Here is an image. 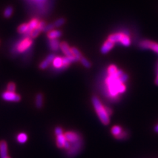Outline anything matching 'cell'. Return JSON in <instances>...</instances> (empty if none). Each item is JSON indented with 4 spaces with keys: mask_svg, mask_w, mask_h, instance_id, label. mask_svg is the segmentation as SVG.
<instances>
[{
    "mask_svg": "<svg viewBox=\"0 0 158 158\" xmlns=\"http://www.w3.org/2000/svg\"><path fill=\"white\" fill-rule=\"evenodd\" d=\"M65 134L66 140L69 142L70 144H75L80 141L79 134L75 132H67Z\"/></svg>",
    "mask_w": 158,
    "mask_h": 158,
    "instance_id": "obj_6",
    "label": "cell"
},
{
    "mask_svg": "<svg viewBox=\"0 0 158 158\" xmlns=\"http://www.w3.org/2000/svg\"><path fill=\"white\" fill-rule=\"evenodd\" d=\"M55 57H56V56H55V55L51 53V54H50L49 56H48L46 59H45L42 62L40 65H39V67L40 69H42V70H44V69H46L47 67L49 66L50 64L53 62Z\"/></svg>",
    "mask_w": 158,
    "mask_h": 158,
    "instance_id": "obj_8",
    "label": "cell"
},
{
    "mask_svg": "<svg viewBox=\"0 0 158 158\" xmlns=\"http://www.w3.org/2000/svg\"><path fill=\"white\" fill-rule=\"evenodd\" d=\"M32 44H33V40L30 38H27L19 44L17 50L20 53L23 52L31 46Z\"/></svg>",
    "mask_w": 158,
    "mask_h": 158,
    "instance_id": "obj_7",
    "label": "cell"
},
{
    "mask_svg": "<svg viewBox=\"0 0 158 158\" xmlns=\"http://www.w3.org/2000/svg\"><path fill=\"white\" fill-rule=\"evenodd\" d=\"M49 45L50 49L54 51H57L60 47L59 42L57 39H50Z\"/></svg>",
    "mask_w": 158,
    "mask_h": 158,
    "instance_id": "obj_15",
    "label": "cell"
},
{
    "mask_svg": "<svg viewBox=\"0 0 158 158\" xmlns=\"http://www.w3.org/2000/svg\"><path fill=\"white\" fill-rule=\"evenodd\" d=\"M46 22L44 21H40L39 22V24H38V27L34 29V30H33L31 34H30V37H32L33 38H35L36 37H37L38 35L40 34V33H41L44 27L46 26Z\"/></svg>",
    "mask_w": 158,
    "mask_h": 158,
    "instance_id": "obj_10",
    "label": "cell"
},
{
    "mask_svg": "<svg viewBox=\"0 0 158 158\" xmlns=\"http://www.w3.org/2000/svg\"><path fill=\"white\" fill-rule=\"evenodd\" d=\"M111 134L113 135L115 138H117L122 133V128L119 127V126H113V127L111 128Z\"/></svg>",
    "mask_w": 158,
    "mask_h": 158,
    "instance_id": "obj_19",
    "label": "cell"
},
{
    "mask_svg": "<svg viewBox=\"0 0 158 158\" xmlns=\"http://www.w3.org/2000/svg\"><path fill=\"white\" fill-rule=\"evenodd\" d=\"M92 103L95 111L97 113L99 120L105 125H107L110 122L109 115L107 111V108L102 104L99 98L96 96H93L92 98Z\"/></svg>",
    "mask_w": 158,
    "mask_h": 158,
    "instance_id": "obj_2",
    "label": "cell"
},
{
    "mask_svg": "<svg viewBox=\"0 0 158 158\" xmlns=\"http://www.w3.org/2000/svg\"><path fill=\"white\" fill-rule=\"evenodd\" d=\"M117 70H118V69H117V67L114 65H111L108 67V75H113L116 73H117Z\"/></svg>",
    "mask_w": 158,
    "mask_h": 158,
    "instance_id": "obj_25",
    "label": "cell"
},
{
    "mask_svg": "<svg viewBox=\"0 0 158 158\" xmlns=\"http://www.w3.org/2000/svg\"><path fill=\"white\" fill-rule=\"evenodd\" d=\"M13 9L11 6H8L7 7H6L4 11V17L5 18L11 17V16L13 14Z\"/></svg>",
    "mask_w": 158,
    "mask_h": 158,
    "instance_id": "obj_24",
    "label": "cell"
},
{
    "mask_svg": "<svg viewBox=\"0 0 158 158\" xmlns=\"http://www.w3.org/2000/svg\"><path fill=\"white\" fill-rule=\"evenodd\" d=\"M65 23V19L64 18H60L55 21L53 24L56 27H60L61 26L63 25Z\"/></svg>",
    "mask_w": 158,
    "mask_h": 158,
    "instance_id": "obj_28",
    "label": "cell"
},
{
    "mask_svg": "<svg viewBox=\"0 0 158 158\" xmlns=\"http://www.w3.org/2000/svg\"><path fill=\"white\" fill-rule=\"evenodd\" d=\"M39 21H38V20L37 19H34L32 20L28 24V31L27 32V33H25L26 36H30V34L32 32H33V30H34L35 28H36L38 26V24H39Z\"/></svg>",
    "mask_w": 158,
    "mask_h": 158,
    "instance_id": "obj_11",
    "label": "cell"
},
{
    "mask_svg": "<svg viewBox=\"0 0 158 158\" xmlns=\"http://www.w3.org/2000/svg\"><path fill=\"white\" fill-rule=\"evenodd\" d=\"M108 88L109 95L112 98H116L119 93H122L126 91V86L122 83L118 77L115 75H109L105 80Z\"/></svg>",
    "mask_w": 158,
    "mask_h": 158,
    "instance_id": "obj_1",
    "label": "cell"
},
{
    "mask_svg": "<svg viewBox=\"0 0 158 158\" xmlns=\"http://www.w3.org/2000/svg\"><path fill=\"white\" fill-rule=\"evenodd\" d=\"M55 134H56V136H58V135H60L61 134H63V129L61 127H56V129H55Z\"/></svg>",
    "mask_w": 158,
    "mask_h": 158,
    "instance_id": "obj_32",
    "label": "cell"
},
{
    "mask_svg": "<svg viewBox=\"0 0 158 158\" xmlns=\"http://www.w3.org/2000/svg\"><path fill=\"white\" fill-rule=\"evenodd\" d=\"M120 43L122 44V45H123L125 47H128V46H129L130 45H131V38L130 37L128 36V35L127 34H125L123 35V36H122V39L120 42Z\"/></svg>",
    "mask_w": 158,
    "mask_h": 158,
    "instance_id": "obj_20",
    "label": "cell"
},
{
    "mask_svg": "<svg viewBox=\"0 0 158 158\" xmlns=\"http://www.w3.org/2000/svg\"><path fill=\"white\" fill-rule=\"evenodd\" d=\"M139 46L142 49H150L154 52L158 53V44L154 42L146 40L142 41L139 44Z\"/></svg>",
    "mask_w": 158,
    "mask_h": 158,
    "instance_id": "obj_3",
    "label": "cell"
},
{
    "mask_svg": "<svg viewBox=\"0 0 158 158\" xmlns=\"http://www.w3.org/2000/svg\"><path fill=\"white\" fill-rule=\"evenodd\" d=\"M6 158H9V157H6Z\"/></svg>",
    "mask_w": 158,
    "mask_h": 158,
    "instance_id": "obj_36",
    "label": "cell"
},
{
    "mask_svg": "<svg viewBox=\"0 0 158 158\" xmlns=\"http://www.w3.org/2000/svg\"><path fill=\"white\" fill-rule=\"evenodd\" d=\"M15 88H16V86H15V83H13V82H9V85L7 86V90H8V92H15Z\"/></svg>",
    "mask_w": 158,
    "mask_h": 158,
    "instance_id": "obj_30",
    "label": "cell"
},
{
    "mask_svg": "<svg viewBox=\"0 0 158 158\" xmlns=\"http://www.w3.org/2000/svg\"><path fill=\"white\" fill-rule=\"evenodd\" d=\"M7 156V145L6 142H0V158H6Z\"/></svg>",
    "mask_w": 158,
    "mask_h": 158,
    "instance_id": "obj_12",
    "label": "cell"
},
{
    "mask_svg": "<svg viewBox=\"0 0 158 158\" xmlns=\"http://www.w3.org/2000/svg\"><path fill=\"white\" fill-rule=\"evenodd\" d=\"M28 24H22L21 26H19L18 28V32L19 33H26L28 31Z\"/></svg>",
    "mask_w": 158,
    "mask_h": 158,
    "instance_id": "obj_26",
    "label": "cell"
},
{
    "mask_svg": "<svg viewBox=\"0 0 158 158\" xmlns=\"http://www.w3.org/2000/svg\"><path fill=\"white\" fill-rule=\"evenodd\" d=\"M60 48L61 51H63L64 54L65 55V56L69 57L70 59H72L73 62H76V61H78L75 57L73 56V54L71 51V49L69 47V45L67 44L65 42H61L60 44Z\"/></svg>",
    "mask_w": 158,
    "mask_h": 158,
    "instance_id": "obj_4",
    "label": "cell"
},
{
    "mask_svg": "<svg viewBox=\"0 0 158 158\" xmlns=\"http://www.w3.org/2000/svg\"><path fill=\"white\" fill-rule=\"evenodd\" d=\"M53 27H55V26L53 24H49L47 25H46L44 27L42 32H44V33H49V32L53 30Z\"/></svg>",
    "mask_w": 158,
    "mask_h": 158,
    "instance_id": "obj_29",
    "label": "cell"
},
{
    "mask_svg": "<svg viewBox=\"0 0 158 158\" xmlns=\"http://www.w3.org/2000/svg\"><path fill=\"white\" fill-rule=\"evenodd\" d=\"M62 33L60 30H51L47 34V37L49 39H57L61 36Z\"/></svg>",
    "mask_w": 158,
    "mask_h": 158,
    "instance_id": "obj_16",
    "label": "cell"
},
{
    "mask_svg": "<svg viewBox=\"0 0 158 158\" xmlns=\"http://www.w3.org/2000/svg\"><path fill=\"white\" fill-rule=\"evenodd\" d=\"M63 59V67L62 68H61V69H65L66 68H67L69 66V65L71 63L73 62V61L72 59H70V58H69V57H62Z\"/></svg>",
    "mask_w": 158,
    "mask_h": 158,
    "instance_id": "obj_21",
    "label": "cell"
},
{
    "mask_svg": "<svg viewBox=\"0 0 158 158\" xmlns=\"http://www.w3.org/2000/svg\"><path fill=\"white\" fill-rule=\"evenodd\" d=\"M66 141H67L66 138L64 134H61L60 135H58V136H57L56 142H57V146L59 148H63L64 144H65Z\"/></svg>",
    "mask_w": 158,
    "mask_h": 158,
    "instance_id": "obj_14",
    "label": "cell"
},
{
    "mask_svg": "<svg viewBox=\"0 0 158 158\" xmlns=\"http://www.w3.org/2000/svg\"><path fill=\"white\" fill-rule=\"evenodd\" d=\"M124 34L121 33H114L111 35H109L108 37V40L112 42L113 43L116 42H120L122 36H123Z\"/></svg>",
    "mask_w": 158,
    "mask_h": 158,
    "instance_id": "obj_13",
    "label": "cell"
},
{
    "mask_svg": "<svg viewBox=\"0 0 158 158\" xmlns=\"http://www.w3.org/2000/svg\"><path fill=\"white\" fill-rule=\"evenodd\" d=\"M53 65L55 68L61 69L63 67V59L61 57H56L53 61Z\"/></svg>",
    "mask_w": 158,
    "mask_h": 158,
    "instance_id": "obj_17",
    "label": "cell"
},
{
    "mask_svg": "<svg viewBox=\"0 0 158 158\" xmlns=\"http://www.w3.org/2000/svg\"><path fill=\"white\" fill-rule=\"evenodd\" d=\"M115 43L112 42L109 40H106L104 44L102 45V46L101 47V53L102 54H106L108 53L109 51H111V50L113 49V47H114Z\"/></svg>",
    "mask_w": 158,
    "mask_h": 158,
    "instance_id": "obj_9",
    "label": "cell"
},
{
    "mask_svg": "<svg viewBox=\"0 0 158 158\" xmlns=\"http://www.w3.org/2000/svg\"><path fill=\"white\" fill-rule=\"evenodd\" d=\"M154 131H156V133H158V124L156 126V127H155V128H154Z\"/></svg>",
    "mask_w": 158,
    "mask_h": 158,
    "instance_id": "obj_33",
    "label": "cell"
},
{
    "mask_svg": "<svg viewBox=\"0 0 158 158\" xmlns=\"http://www.w3.org/2000/svg\"><path fill=\"white\" fill-rule=\"evenodd\" d=\"M80 62H81L82 65L85 67H86V68L90 69V67H91V63H90V61L87 60L85 57H82V58L80 59Z\"/></svg>",
    "mask_w": 158,
    "mask_h": 158,
    "instance_id": "obj_27",
    "label": "cell"
},
{
    "mask_svg": "<svg viewBox=\"0 0 158 158\" xmlns=\"http://www.w3.org/2000/svg\"><path fill=\"white\" fill-rule=\"evenodd\" d=\"M27 135L24 133H20L17 136V141L21 144L25 143L27 141Z\"/></svg>",
    "mask_w": 158,
    "mask_h": 158,
    "instance_id": "obj_23",
    "label": "cell"
},
{
    "mask_svg": "<svg viewBox=\"0 0 158 158\" xmlns=\"http://www.w3.org/2000/svg\"><path fill=\"white\" fill-rule=\"evenodd\" d=\"M2 98L8 102H19L21 99L20 96L15 92H5L2 93Z\"/></svg>",
    "mask_w": 158,
    "mask_h": 158,
    "instance_id": "obj_5",
    "label": "cell"
},
{
    "mask_svg": "<svg viewBox=\"0 0 158 158\" xmlns=\"http://www.w3.org/2000/svg\"><path fill=\"white\" fill-rule=\"evenodd\" d=\"M35 104H36V106L37 108H42L43 105V95L42 93H39L36 95V102H35Z\"/></svg>",
    "mask_w": 158,
    "mask_h": 158,
    "instance_id": "obj_18",
    "label": "cell"
},
{
    "mask_svg": "<svg viewBox=\"0 0 158 158\" xmlns=\"http://www.w3.org/2000/svg\"><path fill=\"white\" fill-rule=\"evenodd\" d=\"M70 49H71V51L73 54V56L75 57V58L77 60L79 61L80 59H81L82 57V55L78 49H76V47H74L70 48Z\"/></svg>",
    "mask_w": 158,
    "mask_h": 158,
    "instance_id": "obj_22",
    "label": "cell"
},
{
    "mask_svg": "<svg viewBox=\"0 0 158 158\" xmlns=\"http://www.w3.org/2000/svg\"><path fill=\"white\" fill-rule=\"evenodd\" d=\"M119 80H120V81L122 82V83H123L125 84L126 82L127 81L128 79V75H127V74H125V73H123L122 74V75L119 77Z\"/></svg>",
    "mask_w": 158,
    "mask_h": 158,
    "instance_id": "obj_31",
    "label": "cell"
},
{
    "mask_svg": "<svg viewBox=\"0 0 158 158\" xmlns=\"http://www.w3.org/2000/svg\"><path fill=\"white\" fill-rule=\"evenodd\" d=\"M38 1H42L43 0H38Z\"/></svg>",
    "mask_w": 158,
    "mask_h": 158,
    "instance_id": "obj_35",
    "label": "cell"
},
{
    "mask_svg": "<svg viewBox=\"0 0 158 158\" xmlns=\"http://www.w3.org/2000/svg\"><path fill=\"white\" fill-rule=\"evenodd\" d=\"M155 82H156V85L158 86V73H157V77L156 79V81H155Z\"/></svg>",
    "mask_w": 158,
    "mask_h": 158,
    "instance_id": "obj_34",
    "label": "cell"
}]
</instances>
